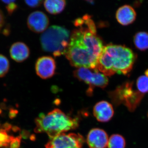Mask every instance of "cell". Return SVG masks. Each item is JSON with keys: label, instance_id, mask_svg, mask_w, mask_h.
Returning a JSON list of instances; mask_svg holds the SVG:
<instances>
[{"label": "cell", "instance_id": "6da1fadb", "mask_svg": "<svg viewBox=\"0 0 148 148\" xmlns=\"http://www.w3.org/2000/svg\"><path fill=\"white\" fill-rule=\"evenodd\" d=\"M76 29L71 35L65 53L71 66L97 71L98 58L104 46L96 34V27L89 15H85L74 22Z\"/></svg>", "mask_w": 148, "mask_h": 148}, {"label": "cell", "instance_id": "7a4b0ae2", "mask_svg": "<svg viewBox=\"0 0 148 148\" xmlns=\"http://www.w3.org/2000/svg\"><path fill=\"white\" fill-rule=\"evenodd\" d=\"M136 58L135 53L129 48L110 44L104 46L96 69L106 76L116 73L126 75L132 70Z\"/></svg>", "mask_w": 148, "mask_h": 148}, {"label": "cell", "instance_id": "3957f363", "mask_svg": "<svg viewBox=\"0 0 148 148\" xmlns=\"http://www.w3.org/2000/svg\"><path fill=\"white\" fill-rule=\"evenodd\" d=\"M79 119L71 117L59 109L45 114L41 113L35 120L36 133H45L52 138L70 130H75L79 125Z\"/></svg>", "mask_w": 148, "mask_h": 148}, {"label": "cell", "instance_id": "277c9868", "mask_svg": "<svg viewBox=\"0 0 148 148\" xmlns=\"http://www.w3.org/2000/svg\"><path fill=\"white\" fill-rule=\"evenodd\" d=\"M70 37V32L66 28L53 25L43 32L40 40L42 49L56 57L65 54Z\"/></svg>", "mask_w": 148, "mask_h": 148}, {"label": "cell", "instance_id": "5b68a950", "mask_svg": "<svg viewBox=\"0 0 148 148\" xmlns=\"http://www.w3.org/2000/svg\"><path fill=\"white\" fill-rule=\"evenodd\" d=\"M74 76L78 79L89 86L86 93L89 96L92 95L93 89L95 87L104 88L109 83L108 77L99 72H93L91 69L79 68L73 72Z\"/></svg>", "mask_w": 148, "mask_h": 148}, {"label": "cell", "instance_id": "8992f818", "mask_svg": "<svg viewBox=\"0 0 148 148\" xmlns=\"http://www.w3.org/2000/svg\"><path fill=\"white\" fill-rule=\"evenodd\" d=\"M84 138L79 133H62L51 138L45 148H83Z\"/></svg>", "mask_w": 148, "mask_h": 148}, {"label": "cell", "instance_id": "52a82bcc", "mask_svg": "<svg viewBox=\"0 0 148 148\" xmlns=\"http://www.w3.org/2000/svg\"><path fill=\"white\" fill-rule=\"evenodd\" d=\"M133 82H127L118 86L114 90L109 92V98L114 106L117 107L124 104L133 95L135 91L133 90Z\"/></svg>", "mask_w": 148, "mask_h": 148}, {"label": "cell", "instance_id": "ba28073f", "mask_svg": "<svg viewBox=\"0 0 148 148\" xmlns=\"http://www.w3.org/2000/svg\"><path fill=\"white\" fill-rule=\"evenodd\" d=\"M35 68L37 75L40 77L42 79H47L55 74L56 64L52 57L42 56L37 60Z\"/></svg>", "mask_w": 148, "mask_h": 148}, {"label": "cell", "instance_id": "9c48e42d", "mask_svg": "<svg viewBox=\"0 0 148 148\" xmlns=\"http://www.w3.org/2000/svg\"><path fill=\"white\" fill-rule=\"evenodd\" d=\"M27 25L32 32L40 33L45 32L49 24V19L47 15L39 11L31 13L27 18Z\"/></svg>", "mask_w": 148, "mask_h": 148}, {"label": "cell", "instance_id": "30bf717a", "mask_svg": "<svg viewBox=\"0 0 148 148\" xmlns=\"http://www.w3.org/2000/svg\"><path fill=\"white\" fill-rule=\"evenodd\" d=\"M108 141L107 132L99 128L90 130L86 138V143L89 148H106Z\"/></svg>", "mask_w": 148, "mask_h": 148}, {"label": "cell", "instance_id": "8fae6325", "mask_svg": "<svg viewBox=\"0 0 148 148\" xmlns=\"http://www.w3.org/2000/svg\"><path fill=\"white\" fill-rule=\"evenodd\" d=\"M93 114L97 120L101 122L110 121L114 115L112 105L107 101H101L96 103L93 107Z\"/></svg>", "mask_w": 148, "mask_h": 148}, {"label": "cell", "instance_id": "7c38bea8", "mask_svg": "<svg viewBox=\"0 0 148 148\" xmlns=\"http://www.w3.org/2000/svg\"><path fill=\"white\" fill-rule=\"evenodd\" d=\"M116 17L119 24L123 26H127L135 21L136 12L131 6L125 5L118 9Z\"/></svg>", "mask_w": 148, "mask_h": 148}, {"label": "cell", "instance_id": "4fadbf2b", "mask_svg": "<svg viewBox=\"0 0 148 148\" xmlns=\"http://www.w3.org/2000/svg\"><path fill=\"white\" fill-rule=\"evenodd\" d=\"M10 53L11 57L13 60L20 63L28 58L30 55V50L24 43L16 42L11 47Z\"/></svg>", "mask_w": 148, "mask_h": 148}, {"label": "cell", "instance_id": "5bb4252c", "mask_svg": "<svg viewBox=\"0 0 148 148\" xmlns=\"http://www.w3.org/2000/svg\"><path fill=\"white\" fill-rule=\"evenodd\" d=\"M66 1L64 0H47L44 3L47 12L52 14L61 13L66 7Z\"/></svg>", "mask_w": 148, "mask_h": 148}, {"label": "cell", "instance_id": "9a60e30c", "mask_svg": "<svg viewBox=\"0 0 148 148\" xmlns=\"http://www.w3.org/2000/svg\"><path fill=\"white\" fill-rule=\"evenodd\" d=\"M144 96V94L135 90L133 95L125 102L123 105L126 106L130 112H134L140 105Z\"/></svg>", "mask_w": 148, "mask_h": 148}, {"label": "cell", "instance_id": "2e32d148", "mask_svg": "<svg viewBox=\"0 0 148 148\" xmlns=\"http://www.w3.org/2000/svg\"><path fill=\"white\" fill-rule=\"evenodd\" d=\"M133 41L135 47L139 50L145 51L148 49V33L138 32L134 36Z\"/></svg>", "mask_w": 148, "mask_h": 148}, {"label": "cell", "instance_id": "e0dca14e", "mask_svg": "<svg viewBox=\"0 0 148 148\" xmlns=\"http://www.w3.org/2000/svg\"><path fill=\"white\" fill-rule=\"evenodd\" d=\"M108 146V148H125L126 142L123 136L114 134L109 139Z\"/></svg>", "mask_w": 148, "mask_h": 148}, {"label": "cell", "instance_id": "ac0fdd59", "mask_svg": "<svg viewBox=\"0 0 148 148\" xmlns=\"http://www.w3.org/2000/svg\"><path fill=\"white\" fill-rule=\"evenodd\" d=\"M138 91L141 93L148 92V77L146 76H141L138 77L136 82Z\"/></svg>", "mask_w": 148, "mask_h": 148}, {"label": "cell", "instance_id": "d6986e66", "mask_svg": "<svg viewBox=\"0 0 148 148\" xmlns=\"http://www.w3.org/2000/svg\"><path fill=\"white\" fill-rule=\"evenodd\" d=\"M10 69L8 59L5 56L0 54V77L5 76Z\"/></svg>", "mask_w": 148, "mask_h": 148}, {"label": "cell", "instance_id": "ffe728a7", "mask_svg": "<svg viewBox=\"0 0 148 148\" xmlns=\"http://www.w3.org/2000/svg\"><path fill=\"white\" fill-rule=\"evenodd\" d=\"M14 138L9 135L5 130L0 129V147H8Z\"/></svg>", "mask_w": 148, "mask_h": 148}, {"label": "cell", "instance_id": "44dd1931", "mask_svg": "<svg viewBox=\"0 0 148 148\" xmlns=\"http://www.w3.org/2000/svg\"><path fill=\"white\" fill-rule=\"evenodd\" d=\"M6 5V8L9 14H12L17 9V5L14 1H2Z\"/></svg>", "mask_w": 148, "mask_h": 148}, {"label": "cell", "instance_id": "7402d4cb", "mask_svg": "<svg viewBox=\"0 0 148 148\" xmlns=\"http://www.w3.org/2000/svg\"><path fill=\"white\" fill-rule=\"evenodd\" d=\"M21 138V135L14 138L10 144V148H20Z\"/></svg>", "mask_w": 148, "mask_h": 148}, {"label": "cell", "instance_id": "603a6c76", "mask_svg": "<svg viewBox=\"0 0 148 148\" xmlns=\"http://www.w3.org/2000/svg\"><path fill=\"white\" fill-rule=\"evenodd\" d=\"M25 3L27 5L30 7L34 8L38 7L42 3V1H39V0H36V1H25Z\"/></svg>", "mask_w": 148, "mask_h": 148}, {"label": "cell", "instance_id": "cb8c5ba5", "mask_svg": "<svg viewBox=\"0 0 148 148\" xmlns=\"http://www.w3.org/2000/svg\"><path fill=\"white\" fill-rule=\"evenodd\" d=\"M4 22V18L1 10H0V29H1Z\"/></svg>", "mask_w": 148, "mask_h": 148}, {"label": "cell", "instance_id": "d4e9b609", "mask_svg": "<svg viewBox=\"0 0 148 148\" xmlns=\"http://www.w3.org/2000/svg\"><path fill=\"white\" fill-rule=\"evenodd\" d=\"M17 113V111L16 110H11L10 112L9 116L11 119L14 118L16 116V114Z\"/></svg>", "mask_w": 148, "mask_h": 148}, {"label": "cell", "instance_id": "484cf974", "mask_svg": "<svg viewBox=\"0 0 148 148\" xmlns=\"http://www.w3.org/2000/svg\"><path fill=\"white\" fill-rule=\"evenodd\" d=\"M11 127L12 126L10 124L8 123H5V124H4L3 128V129L5 130L6 131H8L10 130Z\"/></svg>", "mask_w": 148, "mask_h": 148}, {"label": "cell", "instance_id": "4316f807", "mask_svg": "<svg viewBox=\"0 0 148 148\" xmlns=\"http://www.w3.org/2000/svg\"><path fill=\"white\" fill-rule=\"evenodd\" d=\"M12 130H14V132H17L18 130H19V128L18 127H16V126H14L12 128Z\"/></svg>", "mask_w": 148, "mask_h": 148}, {"label": "cell", "instance_id": "83f0119b", "mask_svg": "<svg viewBox=\"0 0 148 148\" xmlns=\"http://www.w3.org/2000/svg\"><path fill=\"white\" fill-rule=\"evenodd\" d=\"M145 75L146 76H147L148 77V69L146 70V71L145 72Z\"/></svg>", "mask_w": 148, "mask_h": 148}, {"label": "cell", "instance_id": "f1b7e54d", "mask_svg": "<svg viewBox=\"0 0 148 148\" xmlns=\"http://www.w3.org/2000/svg\"><path fill=\"white\" fill-rule=\"evenodd\" d=\"M147 116H148V113H147Z\"/></svg>", "mask_w": 148, "mask_h": 148}]
</instances>
